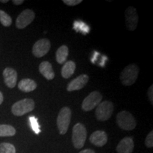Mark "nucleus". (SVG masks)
Masks as SVG:
<instances>
[{
	"mask_svg": "<svg viewBox=\"0 0 153 153\" xmlns=\"http://www.w3.org/2000/svg\"><path fill=\"white\" fill-rule=\"evenodd\" d=\"M139 68L135 64H130L120 72V79L125 86L133 85L137 79L139 74Z\"/></svg>",
	"mask_w": 153,
	"mask_h": 153,
	"instance_id": "obj_1",
	"label": "nucleus"
},
{
	"mask_svg": "<svg viewBox=\"0 0 153 153\" xmlns=\"http://www.w3.org/2000/svg\"><path fill=\"white\" fill-rule=\"evenodd\" d=\"M116 123L121 129L126 131H132L136 127L137 122L131 113L122 111L116 116Z\"/></svg>",
	"mask_w": 153,
	"mask_h": 153,
	"instance_id": "obj_2",
	"label": "nucleus"
},
{
	"mask_svg": "<svg viewBox=\"0 0 153 153\" xmlns=\"http://www.w3.org/2000/svg\"><path fill=\"white\" fill-rule=\"evenodd\" d=\"M87 139V129L81 123H77L72 129V143L76 149H81L85 145Z\"/></svg>",
	"mask_w": 153,
	"mask_h": 153,
	"instance_id": "obj_3",
	"label": "nucleus"
},
{
	"mask_svg": "<svg viewBox=\"0 0 153 153\" xmlns=\"http://www.w3.org/2000/svg\"><path fill=\"white\" fill-rule=\"evenodd\" d=\"M72 111L68 106L61 108L57 118V126L61 135H64L68 132L70 120H71Z\"/></svg>",
	"mask_w": 153,
	"mask_h": 153,
	"instance_id": "obj_4",
	"label": "nucleus"
},
{
	"mask_svg": "<svg viewBox=\"0 0 153 153\" xmlns=\"http://www.w3.org/2000/svg\"><path fill=\"white\" fill-rule=\"evenodd\" d=\"M35 108V102L31 99H24L17 101L11 107V112L14 116H22L32 111Z\"/></svg>",
	"mask_w": 153,
	"mask_h": 153,
	"instance_id": "obj_5",
	"label": "nucleus"
},
{
	"mask_svg": "<svg viewBox=\"0 0 153 153\" xmlns=\"http://www.w3.org/2000/svg\"><path fill=\"white\" fill-rule=\"evenodd\" d=\"M114 106L112 102L109 101H104L101 102L97 106L95 115L99 121H105L109 119L114 112Z\"/></svg>",
	"mask_w": 153,
	"mask_h": 153,
	"instance_id": "obj_6",
	"label": "nucleus"
},
{
	"mask_svg": "<svg viewBox=\"0 0 153 153\" xmlns=\"http://www.w3.org/2000/svg\"><path fill=\"white\" fill-rule=\"evenodd\" d=\"M102 100V95L99 91H94L89 94L84 99L82 104V110L85 111H90L100 104Z\"/></svg>",
	"mask_w": 153,
	"mask_h": 153,
	"instance_id": "obj_7",
	"label": "nucleus"
},
{
	"mask_svg": "<svg viewBox=\"0 0 153 153\" xmlns=\"http://www.w3.org/2000/svg\"><path fill=\"white\" fill-rule=\"evenodd\" d=\"M51 48V42L47 38L38 40L33 46L32 52L35 57H42L48 53Z\"/></svg>",
	"mask_w": 153,
	"mask_h": 153,
	"instance_id": "obj_8",
	"label": "nucleus"
},
{
	"mask_svg": "<svg viewBox=\"0 0 153 153\" xmlns=\"http://www.w3.org/2000/svg\"><path fill=\"white\" fill-rule=\"evenodd\" d=\"M35 19V13L30 9L23 11L16 20V26L19 29L26 28Z\"/></svg>",
	"mask_w": 153,
	"mask_h": 153,
	"instance_id": "obj_9",
	"label": "nucleus"
},
{
	"mask_svg": "<svg viewBox=\"0 0 153 153\" xmlns=\"http://www.w3.org/2000/svg\"><path fill=\"white\" fill-rule=\"evenodd\" d=\"M125 17L127 28L131 31L135 30L138 24V14L135 8L133 7H128L125 11Z\"/></svg>",
	"mask_w": 153,
	"mask_h": 153,
	"instance_id": "obj_10",
	"label": "nucleus"
},
{
	"mask_svg": "<svg viewBox=\"0 0 153 153\" xmlns=\"http://www.w3.org/2000/svg\"><path fill=\"white\" fill-rule=\"evenodd\" d=\"M88 81H89V76L87 74H81L68 84L67 90L68 91L79 90L87 85Z\"/></svg>",
	"mask_w": 153,
	"mask_h": 153,
	"instance_id": "obj_11",
	"label": "nucleus"
},
{
	"mask_svg": "<svg viewBox=\"0 0 153 153\" xmlns=\"http://www.w3.org/2000/svg\"><path fill=\"white\" fill-rule=\"evenodd\" d=\"M4 80L5 85L9 88H14L17 82V72L14 69L7 68L3 71Z\"/></svg>",
	"mask_w": 153,
	"mask_h": 153,
	"instance_id": "obj_12",
	"label": "nucleus"
},
{
	"mask_svg": "<svg viewBox=\"0 0 153 153\" xmlns=\"http://www.w3.org/2000/svg\"><path fill=\"white\" fill-rule=\"evenodd\" d=\"M134 148L133 140L131 137H126L122 139L116 147L118 153H132Z\"/></svg>",
	"mask_w": 153,
	"mask_h": 153,
	"instance_id": "obj_13",
	"label": "nucleus"
},
{
	"mask_svg": "<svg viewBox=\"0 0 153 153\" xmlns=\"http://www.w3.org/2000/svg\"><path fill=\"white\" fill-rule=\"evenodd\" d=\"M107 137L106 133L103 131H97L91 134L89 137V141L93 145L97 147H102L106 144Z\"/></svg>",
	"mask_w": 153,
	"mask_h": 153,
	"instance_id": "obj_14",
	"label": "nucleus"
},
{
	"mask_svg": "<svg viewBox=\"0 0 153 153\" xmlns=\"http://www.w3.org/2000/svg\"><path fill=\"white\" fill-rule=\"evenodd\" d=\"M39 71L45 79L52 80L55 77V72L53 70L52 65L48 61H43L39 65Z\"/></svg>",
	"mask_w": 153,
	"mask_h": 153,
	"instance_id": "obj_15",
	"label": "nucleus"
},
{
	"mask_svg": "<svg viewBox=\"0 0 153 153\" xmlns=\"http://www.w3.org/2000/svg\"><path fill=\"white\" fill-rule=\"evenodd\" d=\"M19 89L24 92H30L35 90L37 87V84L34 80L31 79H23L19 82Z\"/></svg>",
	"mask_w": 153,
	"mask_h": 153,
	"instance_id": "obj_16",
	"label": "nucleus"
},
{
	"mask_svg": "<svg viewBox=\"0 0 153 153\" xmlns=\"http://www.w3.org/2000/svg\"><path fill=\"white\" fill-rule=\"evenodd\" d=\"M76 69V64L73 61L70 60L65 62L61 70V74L65 79H68L74 74Z\"/></svg>",
	"mask_w": 153,
	"mask_h": 153,
	"instance_id": "obj_17",
	"label": "nucleus"
},
{
	"mask_svg": "<svg viewBox=\"0 0 153 153\" xmlns=\"http://www.w3.org/2000/svg\"><path fill=\"white\" fill-rule=\"evenodd\" d=\"M69 54V49L66 45H62L56 51V60L59 64H64L66 62Z\"/></svg>",
	"mask_w": 153,
	"mask_h": 153,
	"instance_id": "obj_18",
	"label": "nucleus"
},
{
	"mask_svg": "<svg viewBox=\"0 0 153 153\" xmlns=\"http://www.w3.org/2000/svg\"><path fill=\"white\" fill-rule=\"evenodd\" d=\"M16 134V130L10 125H0V137L14 136Z\"/></svg>",
	"mask_w": 153,
	"mask_h": 153,
	"instance_id": "obj_19",
	"label": "nucleus"
},
{
	"mask_svg": "<svg viewBox=\"0 0 153 153\" xmlns=\"http://www.w3.org/2000/svg\"><path fill=\"white\" fill-rule=\"evenodd\" d=\"M0 22L6 27H9L12 23V19L9 14H7L5 11L0 10Z\"/></svg>",
	"mask_w": 153,
	"mask_h": 153,
	"instance_id": "obj_20",
	"label": "nucleus"
},
{
	"mask_svg": "<svg viewBox=\"0 0 153 153\" xmlns=\"http://www.w3.org/2000/svg\"><path fill=\"white\" fill-rule=\"evenodd\" d=\"M0 153H16V148L10 143H2L0 144Z\"/></svg>",
	"mask_w": 153,
	"mask_h": 153,
	"instance_id": "obj_21",
	"label": "nucleus"
},
{
	"mask_svg": "<svg viewBox=\"0 0 153 153\" xmlns=\"http://www.w3.org/2000/svg\"><path fill=\"white\" fill-rule=\"evenodd\" d=\"M29 120L30 123L32 130L35 132L36 134H39L41 133V129H40V126L38 123L37 118H36L34 116H30L29 118Z\"/></svg>",
	"mask_w": 153,
	"mask_h": 153,
	"instance_id": "obj_22",
	"label": "nucleus"
},
{
	"mask_svg": "<svg viewBox=\"0 0 153 153\" xmlns=\"http://www.w3.org/2000/svg\"><path fill=\"white\" fill-rule=\"evenodd\" d=\"M145 145L149 148L153 147V131H152L150 133L147 135L145 139Z\"/></svg>",
	"mask_w": 153,
	"mask_h": 153,
	"instance_id": "obj_23",
	"label": "nucleus"
},
{
	"mask_svg": "<svg viewBox=\"0 0 153 153\" xmlns=\"http://www.w3.org/2000/svg\"><path fill=\"white\" fill-rule=\"evenodd\" d=\"M82 0H63V3L70 7L79 4L80 3H82Z\"/></svg>",
	"mask_w": 153,
	"mask_h": 153,
	"instance_id": "obj_24",
	"label": "nucleus"
},
{
	"mask_svg": "<svg viewBox=\"0 0 153 153\" xmlns=\"http://www.w3.org/2000/svg\"><path fill=\"white\" fill-rule=\"evenodd\" d=\"M152 91H153V86L151 85L148 90V97L150 99L151 104H153V97H152Z\"/></svg>",
	"mask_w": 153,
	"mask_h": 153,
	"instance_id": "obj_25",
	"label": "nucleus"
},
{
	"mask_svg": "<svg viewBox=\"0 0 153 153\" xmlns=\"http://www.w3.org/2000/svg\"><path fill=\"white\" fill-rule=\"evenodd\" d=\"M12 2L15 5H20L22 4L24 2V0H13Z\"/></svg>",
	"mask_w": 153,
	"mask_h": 153,
	"instance_id": "obj_26",
	"label": "nucleus"
},
{
	"mask_svg": "<svg viewBox=\"0 0 153 153\" xmlns=\"http://www.w3.org/2000/svg\"><path fill=\"white\" fill-rule=\"evenodd\" d=\"M79 153H95L94 151L93 150H91V149H87V150H84L79 152Z\"/></svg>",
	"mask_w": 153,
	"mask_h": 153,
	"instance_id": "obj_27",
	"label": "nucleus"
},
{
	"mask_svg": "<svg viewBox=\"0 0 153 153\" xmlns=\"http://www.w3.org/2000/svg\"><path fill=\"white\" fill-rule=\"evenodd\" d=\"M3 101H4V97H3V94H2V93H1V91H0V105H1V104H2Z\"/></svg>",
	"mask_w": 153,
	"mask_h": 153,
	"instance_id": "obj_28",
	"label": "nucleus"
},
{
	"mask_svg": "<svg viewBox=\"0 0 153 153\" xmlns=\"http://www.w3.org/2000/svg\"><path fill=\"white\" fill-rule=\"evenodd\" d=\"M9 1V0H0V2L1 3H7Z\"/></svg>",
	"mask_w": 153,
	"mask_h": 153,
	"instance_id": "obj_29",
	"label": "nucleus"
}]
</instances>
